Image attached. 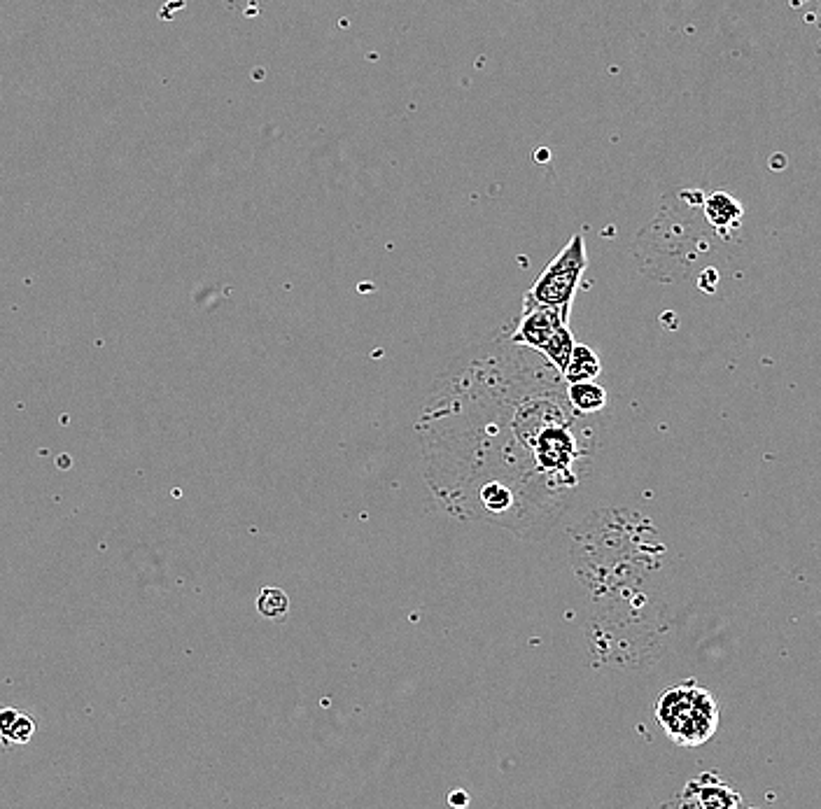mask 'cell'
<instances>
[{
  "label": "cell",
  "instance_id": "8fae6325",
  "mask_svg": "<svg viewBox=\"0 0 821 809\" xmlns=\"http://www.w3.org/2000/svg\"><path fill=\"white\" fill-rule=\"evenodd\" d=\"M257 611L264 618L278 621V618H285L287 611H290V597H287L283 588L266 586L259 590V595H257Z\"/></svg>",
  "mask_w": 821,
  "mask_h": 809
},
{
  "label": "cell",
  "instance_id": "5b68a950",
  "mask_svg": "<svg viewBox=\"0 0 821 809\" xmlns=\"http://www.w3.org/2000/svg\"><path fill=\"white\" fill-rule=\"evenodd\" d=\"M677 807H696V809H735L745 807V800L731 784L714 772H703V775L691 779L684 786L682 796L675 800Z\"/></svg>",
  "mask_w": 821,
  "mask_h": 809
},
{
  "label": "cell",
  "instance_id": "ba28073f",
  "mask_svg": "<svg viewBox=\"0 0 821 809\" xmlns=\"http://www.w3.org/2000/svg\"><path fill=\"white\" fill-rule=\"evenodd\" d=\"M567 395H570L572 406L577 408L581 415H593L607 406V390L595 381L570 383Z\"/></svg>",
  "mask_w": 821,
  "mask_h": 809
},
{
  "label": "cell",
  "instance_id": "6da1fadb",
  "mask_svg": "<svg viewBox=\"0 0 821 809\" xmlns=\"http://www.w3.org/2000/svg\"><path fill=\"white\" fill-rule=\"evenodd\" d=\"M560 378L549 360L537 364L514 399H504V357L474 360L441 378L418 432L427 483L453 516L516 532L558 518L588 455L581 413L558 392Z\"/></svg>",
  "mask_w": 821,
  "mask_h": 809
},
{
  "label": "cell",
  "instance_id": "30bf717a",
  "mask_svg": "<svg viewBox=\"0 0 821 809\" xmlns=\"http://www.w3.org/2000/svg\"><path fill=\"white\" fill-rule=\"evenodd\" d=\"M574 346H577V343H574L570 327H563L549 343H546V348L542 350V357L544 360H549L553 367L560 371V374H565L567 364H570L572 360Z\"/></svg>",
  "mask_w": 821,
  "mask_h": 809
},
{
  "label": "cell",
  "instance_id": "7c38bea8",
  "mask_svg": "<svg viewBox=\"0 0 821 809\" xmlns=\"http://www.w3.org/2000/svg\"><path fill=\"white\" fill-rule=\"evenodd\" d=\"M446 803L451 807H465V805H469V796L462 789H455V791H451V796L446 798Z\"/></svg>",
  "mask_w": 821,
  "mask_h": 809
},
{
  "label": "cell",
  "instance_id": "277c9868",
  "mask_svg": "<svg viewBox=\"0 0 821 809\" xmlns=\"http://www.w3.org/2000/svg\"><path fill=\"white\" fill-rule=\"evenodd\" d=\"M567 313H570V308H553L525 301L521 322H518L514 334L509 336V341L514 343V346H525L542 353L546 343H549L560 329L567 327Z\"/></svg>",
  "mask_w": 821,
  "mask_h": 809
},
{
  "label": "cell",
  "instance_id": "52a82bcc",
  "mask_svg": "<svg viewBox=\"0 0 821 809\" xmlns=\"http://www.w3.org/2000/svg\"><path fill=\"white\" fill-rule=\"evenodd\" d=\"M600 371H602L600 357L595 355L588 346H581V343H577V346H574L572 360L570 364H567V369L563 374V381L567 385L581 383V381H595V378L600 376Z\"/></svg>",
  "mask_w": 821,
  "mask_h": 809
},
{
  "label": "cell",
  "instance_id": "7a4b0ae2",
  "mask_svg": "<svg viewBox=\"0 0 821 809\" xmlns=\"http://www.w3.org/2000/svg\"><path fill=\"white\" fill-rule=\"evenodd\" d=\"M656 723L677 747H703L717 735V698L696 681L672 686L656 700Z\"/></svg>",
  "mask_w": 821,
  "mask_h": 809
},
{
  "label": "cell",
  "instance_id": "9c48e42d",
  "mask_svg": "<svg viewBox=\"0 0 821 809\" xmlns=\"http://www.w3.org/2000/svg\"><path fill=\"white\" fill-rule=\"evenodd\" d=\"M35 721L31 719V714L19 712V709H3L0 712V733H3V740L7 744H26L31 742V737L35 735Z\"/></svg>",
  "mask_w": 821,
  "mask_h": 809
},
{
  "label": "cell",
  "instance_id": "8992f818",
  "mask_svg": "<svg viewBox=\"0 0 821 809\" xmlns=\"http://www.w3.org/2000/svg\"><path fill=\"white\" fill-rule=\"evenodd\" d=\"M703 210H705V220L710 222L714 231H719L721 236H726L728 231L738 229L742 222V215H745L740 201L733 199L728 192H712L703 201Z\"/></svg>",
  "mask_w": 821,
  "mask_h": 809
},
{
  "label": "cell",
  "instance_id": "3957f363",
  "mask_svg": "<svg viewBox=\"0 0 821 809\" xmlns=\"http://www.w3.org/2000/svg\"><path fill=\"white\" fill-rule=\"evenodd\" d=\"M588 266L584 234H574L572 241L558 252V257L546 266L525 301L553 308H570L577 297L581 276Z\"/></svg>",
  "mask_w": 821,
  "mask_h": 809
}]
</instances>
